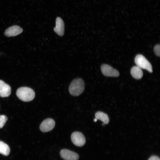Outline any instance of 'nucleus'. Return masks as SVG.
<instances>
[{
  "instance_id": "nucleus-17",
  "label": "nucleus",
  "mask_w": 160,
  "mask_h": 160,
  "mask_svg": "<svg viewBox=\"0 0 160 160\" xmlns=\"http://www.w3.org/2000/svg\"><path fill=\"white\" fill-rule=\"evenodd\" d=\"M97 119L96 118H95L94 119V121L95 122H96L97 121Z\"/></svg>"
},
{
  "instance_id": "nucleus-2",
  "label": "nucleus",
  "mask_w": 160,
  "mask_h": 160,
  "mask_svg": "<svg viewBox=\"0 0 160 160\" xmlns=\"http://www.w3.org/2000/svg\"><path fill=\"white\" fill-rule=\"evenodd\" d=\"M16 94L21 100L24 102L31 101L35 97V93L33 89L27 87H22L17 90Z\"/></svg>"
},
{
  "instance_id": "nucleus-9",
  "label": "nucleus",
  "mask_w": 160,
  "mask_h": 160,
  "mask_svg": "<svg viewBox=\"0 0 160 160\" xmlns=\"http://www.w3.org/2000/svg\"><path fill=\"white\" fill-rule=\"evenodd\" d=\"M11 93V88L8 84L0 80V97H6L10 95Z\"/></svg>"
},
{
  "instance_id": "nucleus-3",
  "label": "nucleus",
  "mask_w": 160,
  "mask_h": 160,
  "mask_svg": "<svg viewBox=\"0 0 160 160\" xmlns=\"http://www.w3.org/2000/svg\"><path fill=\"white\" fill-rule=\"evenodd\" d=\"M135 61L137 66L141 68L146 69L150 73L152 72L151 64L143 55H137L135 58Z\"/></svg>"
},
{
  "instance_id": "nucleus-6",
  "label": "nucleus",
  "mask_w": 160,
  "mask_h": 160,
  "mask_svg": "<svg viewBox=\"0 0 160 160\" xmlns=\"http://www.w3.org/2000/svg\"><path fill=\"white\" fill-rule=\"evenodd\" d=\"M55 125L54 120L51 118L44 120L40 126V129L43 132H47L52 130Z\"/></svg>"
},
{
  "instance_id": "nucleus-16",
  "label": "nucleus",
  "mask_w": 160,
  "mask_h": 160,
  "mask_svg": "<svg viewBox=\"0 0 160 160\" xmlns=\"http://www.w3.org/2000/svg\"><path fill=\"white\" fill-rule=\"evenodd\" d=\"M148 160H160L159 157L156 156H151Z\"/></svg>"
},
{
  "instance_id": "nucleus-11",
  "label": "nucleus",
  "mask_w": 160,
  "mask_h": 160,
  "mask_svg": "<svg viewBox=\"0 0 160 160\" xmlns=\"http://www.w3.org/2000/svg\"><path fill=\"white\" fill-rule=\"evenodd\" d=\"M131 73L134 78L137 79H141L143 75L141 68L137 66H134L132 68Z\"/></svg>"
},
{
  "instance_id": "nucleus-5",
  "label": "nucleus",
  "mask_w": 160,
  "mask_h": 160,
  "mask_svg": "<svg viewBox=\"0 0 160 160\" xmlns=\"http://www.w3.org/2000/svg\"><path fill=\"white\" fill-rule=\"evenodd\" d=\"M101 69L103 74L106 76L116 77L119 75L118 71L107 64L102 65Z\"/></svg>"
},
{
  "instance_id": "nucleus-1",
  "label": "nucleus",
  "mask_w": 160,
  "mask_h": 160,
  "mask_svg": "<svg viewBox=\"0 0 160 160\" xmlns=\"http://www.w3.org/2000/svg\"><path fill=\"white\" fill-rule=\"evenodd\" d=\"M83 80L80 78H76L71 82L69 87L70 93L73 96H78L84 91L85 87Z\"/></svg>"
},
{
  "instance_id": "nucleus-15",
  "label": "nucleus",
  "mask_w": 160,
  "mask_h": 160,
  "mask_svg": "<svg viewBox=\"0 0 160 160\" xmlns=\"http://www.w3.org/2000/svg\"><path fill=\"white\" fill-rule=\"evenodd\" d=\"M154 51L156 55L160 57V44H157L154 48Z\"/></svg>"
},
{
  "instance_id": "nucleus-8",
  "label": "nucleus",
  "mask_w": 160,
  "mask_h": 160,
  "mask_svg": "<svg viewBox=\"0 0 160 160\" xmlns=\"http://www.w3.org/2000/svg\"><path fill=\"white\" fill-rule=\"evenodd\" d=\"M23 31L22 28L17 25H13L7 29L4 35L7 37L14 36L21 33Z\"/></svg>"
},
{
  "instance_id": "nucleus-14",
  "label": "nucleus",
  "mask_w": 160,
  "mask_h": 160,
  "mask_svg": "<svg viewBox=\"0 0 160 160\" xmlns=\"http://www.w3.org/2000/svg\"><path fill=\"white\" fill-rule=\"evenodd\" d=\"M7 119V118L6 116L0 115V128H2L4 126Z\"/></svg>"
},
{
  "instance_id": "nucleus-12",
  "label": "nucleus",
  "mask_w": 160,
  "mask_h": 160,
  "mask_svg": "<svg viewBox=\"0 0 160 160\" xmlns=\"http://www.w3.org/2000/svg\"><path fill=\"white\" fill-rule=\"evenodd\" d=\"M95 117L97 119L101 120L105 124H107L109 121L108 115L101 111H97L95 114Z\"/></svg>"
},
{
  "instance_id": "nucleus-13",
  "label": "nucleus",
  "mask_w": 160,
  "mask_h": 160,
  "mask_svg": "<svg viewBox=\"0 0 160 160\" xmlns=\"http://www.w3.org/2000/svg\"><path fill=\"white\" fill-rule=\"evenodd\" d=\"M9 146L4 142L0 141V153L5 156H8L10 153Z\"/></svg>"
},
{
  "instance_id": "nucleus-10",
  "label": "nucleus",
  "mask_w": 160,
  "mask_h": 160,
  "mask_svg": "<svg viewBox=\"0 0 160 160\" xmlns=\"http://www.w3.org/2000/svg\"><path fill=\"white\" fill-rule=\"evenodd\" d=\"M54 31L60 36H63L64 33V23L60 17H57L56 21V26L54 28Z\"/></svg>"
},
{
  "instance_id": "nucleus-7",
  "label": "nucleus",
  "mask_w": 160,
  "mask_h": 160,
  "mask_svg": "<svg viewBox=\"0 0 160 160\" xmlns=\"http://www.w3.org/2000/svg\"><path fill=\"white\" fill-rule=\"evenodd\" d=\"M60 153L61 157L65 160H78L79 158L77 153L67 149H62Z\"/></svg>"
},
{
  "instance_id": "nucleus-4",
  "label": "nucleus",
  "mask_w": 160,
  "mask_h": 160,
  "mask_svg": "<svg viewBox=\"0 0 160 160\" xmlns=\"http://www.w3.org/2000/svg\"><path fill=\"white\" fill-rule=\"evenodd\" d=\"M71 139L73 143L79 147L83 146L86 142V139L84 135L79 132H73L71 135Z\"/></svg>"
}]
</instances>
